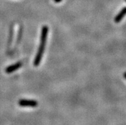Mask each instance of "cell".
<instances>
[{
  "instance_id": "cell-2",
  "label": "cell",
  "mask_w": 126,
  "mask_h": 125,
  "mask_svg": "<svg viewBox=\"0 0 126 125\" xmlns=\"http://www.w3.org/2000/svg\"><path fill=\"white\" fill-rule=\"evenodd\" d=\"M19 105L21 107H35L38 105V102L35 100H19L18 102Z\"/></svg>"
},
{
  "instance_id": "cell-6",
  "label": "cell",
  "mask_w": 126,
  "mask_h": 125,
  "mask_svg": "<svg viewBox=\"0 0 126 125\" xmlns=\"http://www.w3.org/2000/svg\"><path fill=\"white\" fill-rule=\"evenodd\" d=\"M124 78L126 79V72H125V73H124Z\"/></svg>"
},
{
  "instance_id": "cell-7",
  "label": "cell",
  "mask_w": 126,
  "mask_h": 125,
  "mask_svg": "<svg viewBox=\"0 0 126 125\" xmlns=\"http://www.w3.org/2000/svg\"></svg>"
},
{
  "instance_id": "cell-1",
  "label": "cell",
  "mask_w": 126,
  "mask_h": 125,
  "mask_svg": "<svg viewBox=\"0 0 126 125\" xmlns=\"http://www.w3.org/2000/svg\"><path fill=\"white\" fill-rule=\"evenodd\" d=\"M48 31L49 29L47 26H44L42 28L41 36H40V45L38 47V51H37V55L35 56V60L33 62V65L35 67H37L41 62L42 58L43 56L44 52L45 50V46L46 43L47 38Z\"/></svg>"
},
{
  "instance_id": "cell-4",
  "label": "cell",
  "mask_w": 126,
  "mask_h": 125,
  "mask_svg": "<svg viewBox=\"0 0 126 125\" xmlns=\"http://www.w3.org/2000/svg\"><path fill=\"white\" fill-rule=\"evenodd\" d=\"M125 15H126V6L120 10V12L118 13V14L116 15L115 18V22L116 23H118L123 19Z\"/></svg>"
},
{
  "instance_id": "cell-3",
  "label": "cell",
  "mask_w": 126,
  "mask_h": 125,
  "mask_svg": "<svg viewBox=\"0 0 126 125\" xmlns=\"http://www.w3.org/2000/svg\"><path fill=\"white\" fill-rule=\"evenodd\" d=\"M22 66V62H17V63H16L14 64V65H10V66L7 67V68H6V70H5V71H6V73H12L14 71H16V70H17L18 69H19Z\"/></svg>"
},
{
  "instance_id": "cell-5",
  "label": "cell",
  "mask_w": 126,
  "mask_h": 125,
  "mask_svg": "<svg viewBox=\"0 0 126 125\" xmlns=\"http://www.w3.org/2000/svg\"><path fill=\"white\" fill-rule=\"evenodd\" d=\"M62 0H54V2H56V3H59V2L62 1Z\"/></svg>"
}]
</instances>
